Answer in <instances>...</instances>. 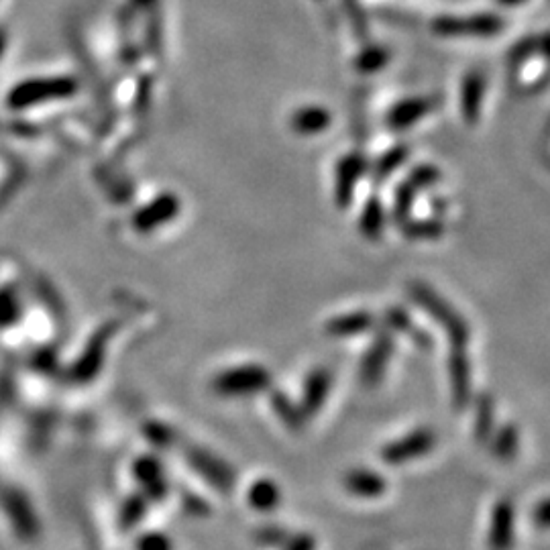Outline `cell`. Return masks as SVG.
I'll return each mask as SVG.
<instances>
[{
  "mask_svg": "<svg viewBox=\"0 0 550 550\" xmlns=\"http://www.w3.org/2000/svg\"><path fill=\"white\" fill-rule=\"evenodd\" d=\"M404 235L408 239H438L443 235V225L436 220H412L404 223Z\"/></svg>",
  "mask_w": 550,
  "mask_h": 550,
  "instance_id": "e0dca14e",
  "label": "cell"
},
{
  "mask_svg": "<svg viewBox=\"0 0 550 550\" xmlns=\"http://www.w3.org/2000/svg\"><path fill=\"white\" fill-rule=\"evenodd\" d=\"M115 328H117L115 322H108L102 328H98V333L90 339V345L78 363V375L82 379H90L100 369V363L104 361L106 345H108L110 337L115 335Z\"/></svg>",
  "mask_w": 550,
  "mask_h": 550,
  "instance_id": "ba28073f",
  "label": "cell"
},
{
  "mask_svg": "<svg viewBox=\"0 0 550 550\" xmlns=\"http://www.w3.org/2000/svg\"><path fill=\"white\" fill-rule=\"evenodd\" d=\"M347 9L351 13L353 19V27L359 35H367V23H365V15L363 11L357 7V0H347Z\"/></svg>",
  "mask_w": 550,
  "mask_h": 550,
  "instance_id": "44dd1931",
  "label": "cell"
},
{
  "mask_svg": "<svg viewBox=\"0 0 550 550\" xmlns=\"http://www.w3.org/2000/svg\"><path fill=\"white\" fill-rule=\"evenodd\" d=\"M180 212V200L174 194H161L133 216V229L147 235L161 225H168Z\"/></svg>",
  "mask_w": 550,
  "mask_h": 550,
  "instance_id": "3957f363",
  "label": "cell"
},
{
  "mask_svg": "<svg viewBox=\"0 0 550 550\" xmlns=\"http://www.w3.org/2000/svg\"><path fill=\"white\" fill-rule=\"evenodd\" d=\"M271 381V375L267 369L259 365H245L227 369L214 377L212 388L223 396H245L265 390Z\"/></svg>",
  "mask_w": 550,
  "mask_h": 550,
  "instance_id": "7a4b0ae2",
  "label": "cell"
},
{
  "mask_svg": "<svg viewBox=\"0 0 550 550\" xmlns=\"http://www.w3.org/2000/svg\"><path fill=\"white\" fill-rule=\"evenodd\" d=\"M481 96H483V80L479 76H469L463 84V94H461L463 117L469 125H473L479 119Z\"/></svg>",
  "mask_w": 550,
  "mask_h": 550,
  "instance_id": "4fadbf2b",
  "label": "cell"
},
{
  "mask_svg": "<svg viewBox=\"0 0 550 550\" xmlns=\"http://www.w3.org/2000/svg\"><path fill=\"white\" fill-rule=\"evenodd\" d=\"M330 121H333V119H330L326 108L306 106L302 110H296V113L292 115L290 125L300 135H314V133L324 131L330 125Z\"/></svg>",
  "mask_w": 550,
  "mask_h": 550,
  "instance_id": "8fae6325",
  "label": "cell"
},
{
  "mask_svg": "<svg viewBox=\"0 0 550 550\" xmlns=\"http://www.w3.org/2000/svg\"><path fill=\"white\" fill-rule=\"evenodd\" d=\"M330 388V373L326 369H316L308 375L304 388V406L306 410H318Z\"/></svg>",
  "mask_w": 550,
  "mask_h": 550,
  "instance_id": "7c38bea8",
  "label": "cell"
},
{
  "mask_svg": "<svg viewBox=\"0 0 550 550\" xmlns=\"http://www.w3.org/2000/svg\"><path fill=\"white\" fill-rule=\"evenodd\" d=\"M390 60V55L385 49H379V47H371V49H365L361 55H359V60H357V70L359 72H377L381 70L385 64H388Z\"/></svg>",
  "mask_w": 550,
  "mask_h": 550,
  "instance_id": "ac0fdd59",
  "label": "cell"
},
{
  "mask_svg": "<svg viewBox=\"0 0 550 550\" xmlns=\"http://www.w3.org/2000/svg\"><path fill=\"white\" fill-rule=\"evenodd\" d=\"M430 443V436L426 434V432H420V434H414V436H410V438H406L404 440V443H400V445H396V447H392L388 453H385V455H388L390 459H398V457H408L410 453H418V451H422V449H426V445Z\"/></svg>",
  "mask_w": 550,
  "mask_h": 550,
  "instance_id": "ffe728a7",
  "label": "cell"
},
{
  "mask_svg": "<svg viewBox=\"0 0 550 550\" xmlns=\"http://www.w3.org/2000/svg\"><path fill=\"white\" fill-rule=\"evenodd\" d=\"M434 102L430 98H408L396 104L390 115H388V125L394 131H404L412 125H416L424 115H428L432 110Z\"/></svg>",
  "mask_w": 550,
  "mask_h": 550,
  "instance_id": "9c48e42d",
  "label": "cell"
},
{
  "mask_svg": "<svg viewBox=\"0 0 550 550\" xmlns=\"http://www.w3.org/2000/svg\"><path fill=\"white\" fill-rule=\"evenodd\" d=\"M451 377H453V392L457 402H465L469 394V361L465 353L457 347L451 355Z\"/></svg>",
  "mask_w": 550,
  "mask_h": 550,
  "instance_id": "9a60e30c",
  "label": "cell"
},
{
  "mask_svg": "<svg viewBox=\"0 0 550 550\" xmlns=\"http://www.w3.org/2000/svg\"><path fill=\"white\" fill-rule=\"evenodd\" d=\"M408 157V147L406 145H396L388 153H383L375 165V180H385L392 172H396L400 165Z\"/></svg>",
  "mask_w": 550,
  "mask_h": 550,
  "instance_id": "2e32d148",
  "label": "cell"
},
{
  "mask_svg": "<svg viewBox=\"0 0 550 550\" xmlns=\"http://www.w3.org/2000/svg\"><path fill=\"white\" fill-rule=\"evenodd\" d=\"M365 170V159L359 153H349L339 161L337 168V204L347 208L353 200L355 186Z\"/></svg>",
  "mask_w": 550,
  "mask_h": 550,
  "instance_id": "8992f818",
  "label": "cell"
},
{
  "mask_svg": "<svg viewBox=\"0 0 550 550\" xmlns=\"http://www.w3.org/2000/svg\"><path fill=\"white\" fill-rule=\"evenodd\" d=\"M383 223H385V216H383V206L377 198H371L363 212H361V220H359V229H361V235L375 241L381 237V231H383Z\"/></svg>",
  "mask_w": 550,
  "mask_h": 550,
  "instance_id": "5bb4252c",
  "label": "cell"
},
{
  "mask_svg": "<svg viewBox=\"0 0 550 550\" xmlns=\"http://www.w3.org/2000/svg\"><path fill=\"white\" fill-rule=\"evenodd\" d=\"M76 92V82L70 78H55V80H39L23 84L15 94L13 102L19 106L35 104L45 98H64Z\"/></svg>",
  "mask_w": 550,
  "mask_h": 550,
  "instance_id": "5b68a950",
  "label": "cell"
},
{
  "mask_svg": "<svg viewBox=\"0 0 550 550\" xmlns=\"http://www.w3.org/2000/svg\"><path fill=\"white\" fill-rule=\"evenodd\" d=\"M410 294L438 324H443L447 328L451 343L457 349H463L465 343L469 341L467 322L447 302H443V298H440L436 292H432L424 284H418V282L410 284Z\"/></svg>",
  "mask_w": 550,
  "mask_h": 550,
  "instance_id": "6da1fadb",
  "label": "cell"
},
{
  "mask_svg": "<svg viewBox=\"0 0 550 550\" xmlns=\"http://www.w3.org/2000/svg\"><path fill=\"white\" fill-rule=\"evenodd\" d=\"M440 178V172L434 168V165H420L416 168L408 180L396 190V200H394V218L398 223H406V218L414 206V200L420 190L432 186Z\"/></svg>",
  "mask_w": 550,
  "mask_h": 550,
  "instance_id": "277c9868",
  "label": "cell"
},
{
  "mask_svg": "<svg viewBox=\"0 0 550 550\" xmlns=\"http://www.w3.org/2000/svg\"><path fill=\"white\" fill-rule=\"evenodd\" d=\"M392 351H394V347H392L390 335L383 333L373 341L371 349L365 353L363 363H361V381L365 385H375L381 379L385 365H388V361L392 357Z\"/></svg>",
  "mask_w": 550,
  "mask_h": 550,
  "instance_id": "52a82bcc",
  "label": "cell"
},
{
  "mask_svg": "<svg viewBox=\"0 0 550 550\" xmlns=\"http://www.w3.org/2000/svg\"><path fill=\"white\" fill-rule=\"evenodd\" d=\"M373 322L375 320L369 312H353L347 316H337L333 320H328L324 328H326V335L345 339V337H357L367 333V330L373 326Z\"/></svg>",
  "mask_w": 550,
  "mask_h": 550,
  "instance_id": "30bf717a",
  "label": "cell"
},
{
  "mask_svg": "<svg viewBox=\"0 0 550 550\" xmlns=\"http://www.w3.org/2000/svg\"><path fill=\"white\" fill-rule=\"evenodd\" d=\"M385 322L390 324V328L400 330V333H404L408 337H414L416 341H420L422 345H426V341L420 339V335H418V328L412 324V320L408 318V314L402 308H390L388 314H385Z\"/></svg>",
  "mask_w": 550,
  "mask_h": 550,
  "instance_id": "d6986e66",
  "label": "cell"
}]
</instances>
